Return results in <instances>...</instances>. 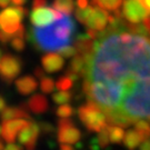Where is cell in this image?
I'll return each instance as SVG.
<instances>
[{
	"label": "cell",
	"mask_w": 150,
	"mask_h": 150,
	"mask_svg": "<svg viewBox=\"0 0 150 150\" xmlns=\"http://www.w3.org/2000/svg\"><path fill=\"white\" fill-rule=\"evenodd\" d=\"M85 57L82 89L108 125L127 128L139 119L150 121V38L106 28Z\"/></svg>",
	"instance_id": "1"
},
{
	"label": "cell",
	"mask_w": 150,
	"mask_h": 150,
	"mask_svg": "<svg viewBox=\"0 0 150 150\" xmlns=\"http://www.w3.org/2000/svg\"><path fill=\"white\" fill-rule=\"evenodd\" d=\"M76 25L72 18L64 16L50 26L42 28H33L27 33L28 40L36 48L45 51L61 50L70 46L74 40Z\"/></svg>",
	"instance_id": "2"
},
{
	"label": "cell",
	"mask_w": 150,
	"mask_h": 150,
	"mask_svg": "<svg viewBox=\"0 0 150 150\" xmlns=\"http://www.w3.org/2000/svg\"><path fill=\"white\" fill-rule=\"evenodd\" d=\"M78 116L81 122L89 131L100 132L108 126L106 115L95 103L88 101L78 109Z\"/></svg>",
	"instance_id": "3"
},
{
	"label": "cell",
	"mask_w": 150,
	"mask_h": 150,
	"mask_svg": "<svg viewBox=\"0 0 150 150\" xmlns=\"http://www.w3.org/2000/svg\"><path fill=\"white\" fill-rule=\"evenodd\" d=\"M27 13V9L18 7H8L0 11V30L16 37V32L21 27V21Z\"/></svg>",
	"instance_id": "4"
},
{
	"label": "cell",
	"mask_w": 150,
	"mask_h": 150,
	"mask_svg": "<svg viewBox=\"0 0 150 150\" xmlns=\"http://www.w3.org/2000/svg\"><path fill=\"white\" fill-rule=\"evenodd\" d=\"M22 69V61L19 57L6 54L0 59V78L1 80L10 83L17 78Z\"/></svg>",
	"instance_id": "5"
},
{
	"label": "cell",
	"mask_w": 150,
	"mask_h": 150,
	"mask_svg": "<svg viewBox=\"0 0 150 150\" xmlns=\"http://www.w3.org/2000/svg\"><path fill=\"white\" fill-rule=\"evenodd\" d=\"M122 16L126 21L131 25H138L150 16V11L142 5L140 0H125L122 6Z\"/></svg>",
	"instance_id": "6"
},
{
	"label": "cell",
	"mask_w": 150,
	"mask_h": 150,
	"mask_svg": "<svg viewBox=\"0 0 150 150\" xmlns=\"http://www.w3.org/2000/svg\"><path fill=\"white\" fill-rule=\"evenodd\" d=\"M81 138L80 130L74 125L71 119H60L58 121V141L66 145L79 142Z\"/></svg>",
	"instance_id": "7"
},
{
	"label": "cell",
	"mask_w": 150,
	"mask_h": 150,
	"mask_svg": "<svg viewBox=\"0 0 150 150\" xmlns=\"http://www.w3.org/2000/svg\"><path fill=\"white\" fill-rule=\"evenodd\" d=\"M62 15L59 11L52 8H39L35 9L30 15V22L36 28H42L50 26L54 21H57L62 18Z\"/></svg>",
	"instance_id": "8"
},
{
	"label": "cell",
	"mask_w": 150,
	"mask_h": 150,
	"mask_svg": "<svg viewBox=\"0 0 150 150\" xmlns=\"http://www.w3.org/2000/svg\"><path fill=\"white\" fill-rule=\"evenodd\" d=\"M29 123L30 121H27V119H15V120L4 121L1 127V136L5 141L9 144H13L17 134L20 132Z\"/></svg>",
	"instance_id": "9"
},
{
	"label": "cell",
	"mask_w": 150,
	"mask_h": 150,
	"mask_svg": "<svg viewBox=\"0 0 150 150\" xmlns=\"http://www.w3.org/2000/svg\"><path fill=\"white\" fill-rule=\"evenodd\" d=\"M109 18H110V15L105 9L95 7V9L89 17V19L87 20L85 26L97 32H101L106 30L108 22H109Z\"/></svg>",
	"instance_id": "10"
},
{
	"label": "cell",
	"mask_w": 150,
	"mask_h": 150,
	"mask_svg": "<svg viewBox=\"0 0 150 150\" xmlns=\"http://www.w3.org/2000/svg\"><path fill=\"white\" fill-rule=\"evenodd\" d=\"M41 64H42V67L46 72L54 74V72L60 71L64 68V57L60 56L59 54L50 52V54H43L41 58Z\"/></svg>",
	"instance_id": "11"
},
{
	"label": "cell",
	"mask_w": 150,
	"mask_h": 150,
	"mask_svg": "<svg viewBox=\"0 0 150 150\" xmlns=\"http://www.w3.org/2000/svg\"><path fill=\"white\" fill-rule=\"evenodd\" d=\"M28 109L36 115L45 113L49 109V102L47 98L41 93H36L29 98L27 101Z\"/></svg>",
	"instance_id": "12"
},
{
	"label": "cell",
	"mask_w": 150,
	"mask_h": 150,
	"mask_svg": "<svg viewBox=\"0 0 150 150\" xmlns=\"http://www.w3.org/2000/svg\"><path fill=\"white\" fill-rule=\"evenodd\" d=\"M16 88L22 96H28L38 88V82L32 76H23L16 80Z\"/></svg>",
	"instance_id": "13"
},
{
	"label": "cell",
	"mask_w": 150,
	"mask_h": 150,
	"mask_svg": "<svg viewBox=\"0 0 150 150\" xmlns=\"http://www.w3.org/2000/svg\"><path fill=\"white\" fill-rule=\"evenodd\" d=\"M40 134V126L37 122H31L26 126L18 134V140L21 145H26L32 139H38Z\"/></svg>",
	"instance_id": "14"
},
{
	"label": "cell",
	"mask_w": 150,
	"mask_h": 150,
	"mask_svg": "<svg viewBox=\"0 0 150 150\" xmlns=\"http://www.w3.org/2000/svg\"><path fill=\"white\" fill-rule=\"evenodd\" d=\"M22 118L30 120L31 117L28 113V110H26L21 106H19V107H8L1 112V119L4 121H8V120H12V119H22Z\"/></svg>",
	"instance_id": "15"
},
{
	"label": "cell",
	"mask_w": 150,
	"mask_h": 150,
	"mask_svg": "<svg viewBox=\"0 0 150 150\" xmlns=\"http://www.w3.org/2000/svg\"><path fill=\"white\" fill-rule=\"evenodd\" d=\"M142 140H144V138L141 137V134L136 129H129L128 131L125 134L123 145L127 147V149L134 150L141 144Z\"/></svg>",
	"instance_id": "16"
},
{
	"label": "cell",
	"mask_w": 150,
	"mask_h": 150,
	"mask_svg": "<svg viewBox=\"0 0 150 150\" xmlns=\"http://www.w3.org/2000/svg\"><path fill=\"white\" fill-rule=\"evenodd\" d=\"M86 68H87L86 57L82 56V54H76V57L71 60V62H70V66H69V68H68V70L75 72V74H77L79 77L82 78L83 75H85Z\"/></svg>",
	"instance_id": "17"
},
{
	"label": "cell",
	"mask_w": 150,
	"mask_h": 150,
	"mask_svg": "<svg viewBox=\"0 0 150 150\" xmlns=\"http://www.w3.org/2000/svg\"><path fill=\"white\" fill-rule=\"evenodd\" d=\"M74 0H54L52 2V9L69 16L74 11Z\"/></svg>",
	"instance_id": "18"
},
{
	"label": "cell",
	"mask_w": 150,
	"mask_h": 150,
	"mask_svg": "<svg viewBox=\"0 0 150 150\" xmlns=\"http://www.w3.org/2000/svg\"><path fill=\"white\" fill-rule=\"evenodd\" d=\"M92 4L101 9L109 11H117L120 9V6L122 4V0H91Z\"/></svg>",
	"instance_id": "19"
},
{
	"label": "cell",
	"mask_w": 150,
	"mask_h": 150,
	"mask_svg": "<svg viewBox=\"0 0 150 150\" xmlns=\"http://www.w3.org/2000/svg\"><path fill=\"white\" fill-rule=\"evenodd\" d=\"M108 130H109V139L112 144H120L121 141H123V138H125L123 128L118 126L108 125Z\"/></svg>",
	"instance_id": "20"
},
{
	"label": "cell",
	"mask_w": 150,
	"mask_h": 150,
	"mask_svg": "<svg viewBox=\"0 0 150 150\" xmlns=\"http://www.w3.org/2000/svg\"><path fill=\"white\" fill-rule=\"evenodd\" d=\"M134 129L141 134L144 138V141L150 138V122L146 120H138L134 123Z\"/></svg>",
	"instance_id": "21"
},
{
	"label": "cell",
	"mask_w": 150,
	"mask_h": 150,
	"mask_svg": "<svg viewBox=\"0 0 150 150\" xmlns=\"http://www.w3.org/2000/svg\"><path fill=\"white\" fill-rule=\"evenodd\" d=\"M93 9H95V7H91V6H88V7L85 8V9L77 8V9H76V12H75L77 20L80 22V23L86 25L87 20L89 19V17H90V15L92 13Z\"/></svg>",
	"instance_id": "22"
},
{
	"label": "cell",
	"mask_w": 150,
	"mask_h": 150,
	"mask_svg": "<svg viewBox=\"0 0 150 150\" xmlns=\"http://www.w3.org/2000/svg\"><path fill=\"white\" fill-rule=\"evenodd\" d=\"M72 98V92L69 91H59L52 95V100L57 105H66L71 100Z\"/></svg>",
	"instance_id": "23"
},
{
	"label": "cell",
	"mask_w": 150,
	"mask_h": 150,
	"mask_svg": "<svg viewBox=\"0 0 150 150\" xmlns=\"http://www.w3.org/2000/svg\"><path fill=\"white\" fill-rule=\"evenodd\" d=\"M74 86V80H71L68 76H62L56 82V88L60 91H68Z\"/></svg>",
	"instance_id": "24"
},
{
	"label": "cell",
	"mask_w": 150,
	"mask_h": 150,
	"mask_svg": "<svg viewBox=\"0 0 150 150\" xmlns=\"http://www.w3.org/2000/svg\"><path fill=\"white\" fill-rule=\"evenodd\" d=\"M56 113L61 119H67L69 118V117H71L75 113V109H74L72 106H70L68 103L67 105H61V106H59V107L57 108Z\"/></svg>",
	"instance_id": "25"
},
{
	"label": "cell",
	"mask_w": 150,
	"mask_h": 150,
	"mask_svg": "<svg viewBox=\"0 0 150 150\" xmlns=\"http://www.w3.org/2000/svg\"><path fill=\"white\" fill-rule=\"evenodd\" d=\"M54 88H56V85H54V81L52 80V78L45 77V78L41 79L40 89H41L42 92H45V93H51L54 90Z\"/></svg>",
	"instance_id": "26"
},
{
	"label": "cell",
	"mask_w": 150,
	"mask_h": 150,
	"mask_svg": "<svg viewBox=\"0 0 150 150\" xmlns=\"http://www.w3.org/2000/svg\"><path fill=\"white\" fill-rule=\"evenodd\" d=\"M97 139H98V142H99V146L100 148L103 149L108 147L109 142H110V139H109V130H108V126L105 129H102L101 131L99 132V134L97 136Z\"/></svg>",
	"instance_id": "27"
},
{
	"label": "cell",
	"mask_w": 150,
	"mask_h": 150,
	"mask_svg": "<svg viewBox=\"0 0 150 150\" xmlns=\"http://www.w3.org/2000/svg\"><path fill=\"white\" fill-rule=\"evenodd\" d=\"M10 45H11V48L13 49V50H16V51H18V52H20V51H22V50L25 49V41H23V38L15 37L10 41Z\"/></svg>",
	"instance_id": "28"
},
{
	"label": "cell",
	"mask_w": 150,
	"mask_h": 150,
	"mask_svg": "<svg viewBox=\"0 0 150 150\" xmlns=\"http://www.w3.org/2000/svg\"><path fill=\"white\" fill-rule=\"evenodd\" d=\"M76 54H77V50H76V48L72 47V46H67V47L62 48L61 50H59V54L62 56L64 58H71V57H74Z\"/></svg>",
	"instance_id": "29"
},
{
	"label": "cell",
	"mask_w": 150,
	"mask_h": 150,
	"mask_svg": "<svg viewBox=\"0 0 150 150\" xmlns=\"http://www.w3.org/2000/svg\"><path fill=\"white\" fill-rule=\"evenodd\" d=\"M39 126H40V131H42L43 134H54V126H52V125H50L49 122L42 121V122L39 123Z\"/></svg>",
	"instance_id": "30"
},
{
	"label": "cell",
	"mask_w": 150,
	"mask_h": 150,
	"mask_svg": "<svg viewBox=\"0 0 150 150\" xmlns=\"http://www.w3.org/2000/svg\"><path fill=\"white\" fill-rule=\"evenodd\" d=\"M13 39V36L12 35H9V33H6L2 30H0V42L2 45H6L8 43L9 41H11Z\"/></svg>",
	"instance_id": "31"
},
{
	"label": "cell",
	"mask_w": 150,
	"mask_h": 150,
	"mask_svg": "<svg viewBox=\"0 0 150 150\" xmlns=\"http://www.w3.org/2000/svg\"><path fill=\"white\" fill-rule=\"evenodd\" d=\"M47 5V0H33L32 1V8L35 9H39V8H43Z\"/></svg>",
	"instance_id": "32"
},
{
	"label": "cell",
	"mask_w": 150,
	"mask_h": 150,
	"mask_svg": "<svg viewBox=\"0 0 150 150\" xmlns=\"http://www.w3.org/2000/svg\"><path fill=\"white\" fill-rule=\"evenodd\" d=\"M89 147H90L91 150H100V146H99V142H98V139L96 138H92L90 141V144H89Z\"/></svg>",
	"instance_id": "33"
},
{
	"label": "cell",
	"mask_w": 150,
	"mask_h": 150,
	"mask_svg": "<svg viewBox=\"0 0 150 150\" xmlns=\"http://www.w3.org/2000/svg\"><path fill=\"white\" fill-rule=\"evenodd\" d=\"M33 74H35V76H36L37 78H39V79H42V78L46 77V75H45V70H42L40 67H36L35 70H33Z\"/></svg>",
	"instance_id": "34"
},
{
	"label": "cell",
	"mask_w": 150,
	"mask_h": 150,
	"mask_svg": "<svg viewBox=\"0 0 150 150\" xmlns=\"http://www.w3.org/2000/svg\"><path fill=\"white\" fill-rule=\"evenodd\" d=\"M76 4H77V8H80V9H85L88 7V4H89V1L88 0H77L76 1Z\"/></svg>",
	"instance_id": "35"
},
{
	"label": "cell",
	"mask_w": 150,
	"mask_h": 150,
	"mask_svg": "<svg viewBox=\"0 0 150 150\" xmlns=\"http://www.w3.org/2000/svg\"><path fill=\"white\" fill-rule=\"evenodd\" d=\"M4 150H23L19 145H15V144H9V145L5 147Z\"/></svg>",
	"instance_id": "36"
},
{
	"label": "cell",
	"mask_w": 150,
	"mask_h": 150,
	"mask_svg": "<svg viewBox=\"0 0 150 150\" xmlns=\"http://www.w3.org/2000/svg\"><path fill=\"white\" fill-rule=\"evenodd\" d=\"M140 150H150V139L145 140V141L141 144Z\"/></svg>",
	"instance_id": "37"
},
{
	"label": "cell",
	"mask_w": 150,
	"mask_h": 150,
	"mask_svg": "<svg viewBox=\"0 0 150 150\" xmlns=\"http://www.w3.org/2000/svg\"><path fill=\"white\" fill-rule=\"evenodd\" d=\"M6 100H5V98L2 96H0V112H2L4 110L6 109Z\"/></svg>",
	"instance_id": "38"
},
{
	"label": "cell",
	"mask_w": 150,
	"mask_h": 150,
	"mask_svg": "<svg viewBox=\"0 0 150 150\" xmlns=\"http://www.w3.org/2000/svg\"><path fill=\"white\" fill-rule=\"evenodd\" d=\"M60 150H75V148H72L69 145H66V144H61L60 145Z\"/></svg>",
	"instance_id": "39"
},
{
	"label": "cell",
	"mask_w": 150,
	"mask_h": 150,
	"mask_svg": "<svg viewBox=\"0 0 150 150\" xmlns=\"http://www.w3.org/2000/svg\"><path fill=\"white\" fill-rule=\"evenodd\" d=\"M10 2V0H0V8H5V7H8Z\"/></svg>",
	"instance_id": "40"
},
{
	"label": "cell",
	"mask_w": 150,
	"mask_h": 150,
	"mask_svg": "<svg viewBox=\"0 0 150 150\" xmlns=\"http://www.w3.org/2000/svg\"><path fill=\"white\" fill-rule=\"evenodd\" d=\"M11 1H12L16 6H22V5H25V4H26V1H27V0H11Z\"/></svg>",
	"instance_id": "41"
},
{
	"label": "cell",
	"mask_w": 150,
	"mask_h": 150,
	"mask_svg": "<svg viewBox=\"0 0 150 150\" xmlns=\"http://www.w3.org/2000/svg\"><path fill=\"white\" fill-rule=\"evenodd\" d=\"M141 2H142V5L145 6L146 8L150 11V0H140Z\"/></svg>",
	"instance_id": "42"
},
{
	"label": "cell",
	"mask_w": 150,
	"mask_h": 150,
	"mask_svg": "<svg viewBox=\"0 0 150 150\" xmlns=\"http://www.w3.org/2000/svg\"><path fill=\"white\" fill-rule=\"evenodd\" d=\"M5 148H4V144L1 142V140H0V150H4Z\"/></svg>",
	"instance_id": "43"
},
{
	"label": "cell",
	"mask_w": 150,
	"mask_h": 150,
	"mask_svg": "<svg viewBox=\"0 0 150 150\" xmlns=\"http://www.w3.org/2000/svg\"><path fill=\"white\" fill-rule=\"evenodd\" d=\"M0 59H1V50H0Z\"/></svg>",
	"instance_id": "44"
},
{
	"label": "cell",
	"mask_w": 150,
	"mask_h": 150,
	"mask_svg": "<svg viewBox=\"0 0 150 150\" xmlns=\"http://www.w3.org/2000/svg\"><path fill=\"white\" fill-rule=\"evenodd\" d=\"M0 134H1V129H0Z\"/></svg>",
	"instance_id": "45"
}]
</instances>
